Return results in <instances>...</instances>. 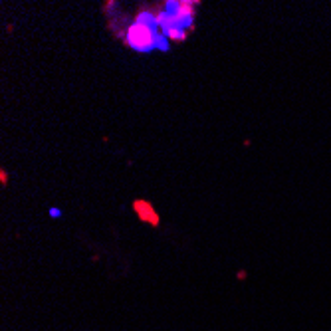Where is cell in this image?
Instances as JSON below:
<instances>
[{"instance_id":"obj_1","label":"cell","mask_w":331,"mask_h":331,"mask_svg":"<svg viewBox=\"0 0 331 331\" xmlns=\"http://www.w3.org/2000/svg\"><path fill=\"white\" fill-rule=\"evenodd\" d=\"M123 42L127 48L139 54H147L151 50H165L167 48V38L161 34V30L155 24V14L141 12L123 34Z\"/></svg>"},{"instance_id":"obj_2","label":"cell","mask_w":331,"mask_h":331,"mask_svg":"<svg viewBox=\"0 0 331 331\" xmlns=\"http://www.w3.org/2000/svg\"><path fill=\"white\" fill-rule=\"evenodd\" d=\"M131 207H133L135 216H137L141 222L151 224L153 228H159V226H161V216H159V212L155 210V207H153L149 201H145V199H135Z\"/></svg>"},{"instance_id":"obj_3","label":"cell","mask_w":331,"mask_h":331,"mask_svg":"<svg viewBox=\"0 0 331 331\" xmlns=\"http://www.w3.org/2000/svg\"><path fill=\"white\" fill-rule=\"evenodd\" d=\"M189 30H181V28H167L163 30V36L167 38V42H185L189 38Z\"/></svg>"},{"instance_id":"obj_4","label":"cell","mask_w":331,"mask_h":331,"mask_svg":"<svg viewBox=\"0 0 331 331\" xmlns=\"http://www.w3.org/2000/svg\"><path fill=\"white\" fill-rule=\"evenodd\" d=\"M8 181H10V177H8L6 169H0V185L6 187V185H8Z\"/></svg>"},{"instance_id":"obj_5","label":"cell","mask_w":331,"mask_h":331,"mask_svg":"<svg viewBox=\"0 0 331 331\" xmlns=\"http://www.w3.org/2000/svg\"><path fill=\"white\" fill-rule=\"evenodd\" d=\"M50 216H52V218H58V216H62V210H58V208H52V210H50Z\"/></svg>"},{"instance_id":"obj_6","label":"cell","mask_w":331,"mask_h":331,"mask_svg":"<svg viewBox=\"0 0 331 331\" xmlns=\"http://www.w3.org/2000/svg\"><path fill=\"white\" fill-rule=\"evenodd\" d=\"M244 278H246V272H244V270H242V272H238V280H244Z\"/></svg>"}]
</instances>
